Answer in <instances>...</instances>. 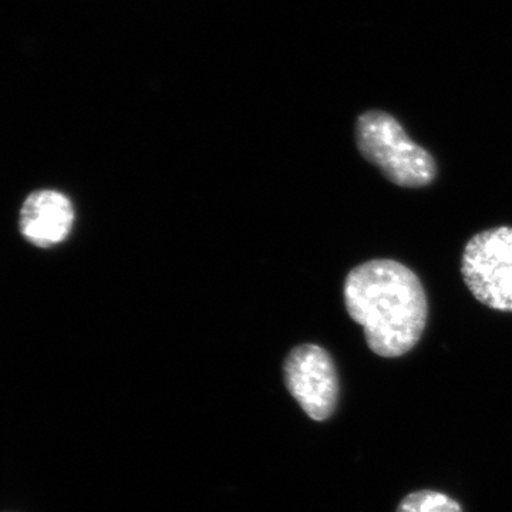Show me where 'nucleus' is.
Segmentation results:
<instances>
[{"label":"nucleus","instance_id":"obj_1","mask_svg":"<svg viewBox=\"0 0 512 512\" xmlns=\"http://www.w3.org/2000/svg\"><path fill=\"white\" fill-rule=\"evenodd\" d=\"M343 299L377 356L394 359L419 343L429 303L419 276L393 259H373L346 276Z\"/></svg>","mask_w":512,"mask_h":512},{"label":"nucleus","instance_id":"obj_2","mask_svg":"<svg viewBox=\"0 0 512 512\" xmlns=\"http://www.w3.org/2000/svg\"><path fill=\"white\" fill-rule=\"evenodd\" d=\"M360 154L380 173L403 188H423L436 180L433 156L407 136L402 124L389 113L370 110L356 121Z\"/></svg>","mask_w":512,"mask_h":512},{"label":"nucleus","instance_id":"obj_3","mask_svg":"<svg viewBox=\"0 0 512 512\" xmlns=\"http://www.w3.org/2000/svg\"><path fill=\"white\" fill-rule=\"evenodd\" d=\"M461 275L478 302L512 312V227L474 235L464 248Z\"/></svg>","mask_w":512,"mask_h":512},{"label":"nucleus","instance_id":"obj_4","mask_svg":"<svg viewBox=\"0 0 512 512\" xmlns=\"http://www.w3.org/2000/svg\"><path fill=\"white\" fill-rule=\"evenodd\" d=\"M284 372L289 393L312 420L325 421L335 413L340 384L328 350L318 345L298 346L286 357Z\"/></svg>","mask_w":512,"mask_h":512},{"label":"nucleus","instance_id":"obj_5","mask_svg":"<svg viewBox=\"0 0 512 512\" xmlns=\"http://www.w3.org/2000/svg\"><path fill=\"white\" fill-rule=\"evenodd\" d=\"M74 221L72 202L62 192L36 191L20 211L23 237L39 248H50L69 237Z\"/></svg>","mask_w":512,"mask_h":512},{"label":"nucleus","instance_id":"obj_6","mask_svg":"<svg viewBox=\"0 0 512 512\" xmlns=\"http://www.w3.org/2000/svg\"><path fill=\"white\" fill-rule=\"evenodd\" d=\"M396 512H464L454 498L436 490H419L407 494Z\"/></svg>","mask_w":512,"mask_h":512}]
</instances>
